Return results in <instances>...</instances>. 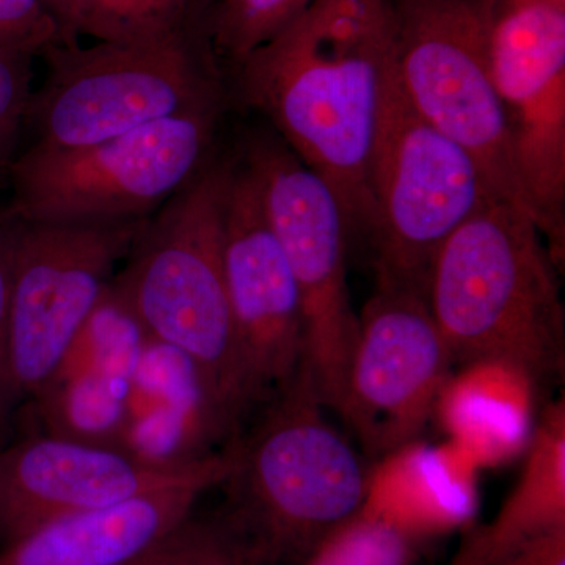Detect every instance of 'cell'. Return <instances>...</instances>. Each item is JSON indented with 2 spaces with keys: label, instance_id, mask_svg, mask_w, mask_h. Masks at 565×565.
<instances>
[{
  "label": "cell",
  "instance_id": "3957f363",
  "mask_svg": "<svg viewBox=\"0 0 565 565\" xmlns=\"http://www.w3.org/2000/svg\"><path fill=\"white\" fill-rule=\"evenodd\" d=\"M234 161L212 156L191 182L143 223L111 289L150 340L191 360L234 433L252 408L228 289L225 212Z\"/></svg>",
  "mask_w": 565,
  "mask_h": 565
},
{
  "label": "cell",
  "instance_id": "44dd1931",
  "mask_svg": "<svg viewBox=\"0 0 565 565\" xmlns=\"http://www.w3.org/2000/svg\"><path fill=\"white\" fill-rule=\"evenodd\" d=\"M248 559L223 519L189 515L158 542L118 565H237Z\"/></svg>",
  "mask_w": 565,
  "mask_h": 565
},
{
  "label": "cell",
  "instance_id": "f1b7e54d",
  "mask_svg": "<svg viewBox=\"0 0 565 565\" xmlns=\"http://www.w3.org/2000/svg\"><path fill=\"white\" fill-rule=\"evenodd\" d=\"M539 2H552V3H561V6H565V0H539Z\"/></svg>",
  "mask_w": 565,
  "mask_h": 565
},
{
  "label": "cell",
  "instance_id": "6da1fadb",
  "mask_svg": "<svg viewBox=\"0 0 565 565\" xmlns=\"http://www.w3.org/2000/svg\"><path fill=\"white\" fill-rule=\"evenodd\" d=\"M394 66L390 0H311L239 66L241 96L340 199L370 222L371 152Z\"/></svg>",
  "mask_w": 565,
  "mask_h": 565
},
{
  "label": "cell",
  "instance_id": "603a6c76",
  "mask_svg": "<svg viewBox=\"0 0 565 565\" xmlns=\"http://www.w3.org/2000/svg\"><path fill=\"white\" fill-rule=\"evenodd\" d=\"M32 55L0 50V173L13 162L14 145L32 99Z\"/></svg>",
  "mask_w": 565,
  "mask_h": 565
},
{
  "label": "cell",
  "instance_id": "7a4b0ae2",
  "mask_svg": "<svg viewBox=\"0 0 565 565\" xmlns=\"http://www.w3.org/2000/svg\"><path fill=\"white\" fill-rule=\"evenodd\" d=\"M426 302L455 364L498 367L534 388L563 377L557 263L519 204L494 199L446 241Z\"/></svg>",
  "mask_w": 565,
  "mask_h": 565
},
{
  "label": "cell",
  "instance_id": "ba28073f",
  "mask_svg": "<svg viewBox=\"0 0 565 565\" xmlns=\"http://www.w3.org/2000/svg\"><path fill=\"white\" fill-rule=\"evenodd\" d=\"M498 2L390 0L394 68L412 106L478 162L494 195L533 215L493 79L490 39Z\"/></svg>",
  "mask_w": 565,
  "mask_h": 565
},
{
  "label": "cell",
  "instance_id": "52a82bcc",
  "mask_svg": "<svg viewBox=\"0 0 565 565\" xmlns=\"http://www.w3.org/2000/svg\"><path fill=\"white\" fill-rule=\"evenodd\" d=\"M367 185L371 214L364 233L373 248L377 288L424 297L430 267L446 241L498 199L478 162L412 106L394 66L382 99Z\"/></svg>",
  "mask_w": 565,
  "mask_h": 565
},
{
  "label": "cell",
  "instance_id": "30bf717a",
  "mask_svg": "<svg viewBox=\"0 0 565 565\" xmlns=\"http://www.w3.org/2000/svg\"><path fill=\"white\" fill-rule=\"evenodd\" d=\"M147 218L90 225L11 221L7 353L18 403L32 401L51 381Z\"/></svg>",
  "mask_w": 565,
  "mask_h": 565
},
{
  "label": "cell",
  "instance_id": "83f0119b",
  "mask_svg": "<svg viewBox=\"0 0 565 565\" xmlns=\"http://www.w3.org/2000/svg\"><path fill=\"white\" fill-rule=\"evenodd\" d=\"M237 565H263V564L255 563V561H252V559H245V561H243V563H239Z\"/></svg>",
  "mask_w": 565,
  "mask_h": 565
},
{
  "label": "cell",
  "instance_id": "ac0fdd59",
  "mask_svg": "<svg viewBox=\"0 0 565 565\" xmlns=\"http://www.w3.org/2000/svg\"><path fill=\"white\" fill-rule=\"evenodd\" d=\"M193 14V0H66L63 22L76 40L131 41L173 31Z\"/></svg>",
  "mask_w": 565,
  "mask_h": 565
},
{
  "label": "cell",
  "instance_id": "4316f807",
  "mask_svg": "<svg viewBox=\"0 0 565 565\" xmlns=\"http://www.w3.org/2000/svg\"><path fill=\"white\" fill-rule=\"evenodd\" d=\"M44 3H46L47 9L52 11V13L55 14V18H57L58 21H61V24L63 25V29H65V6L66 0H43ZM66 31V29H65ZM70 35V33H68ZM71 36V35H70ZM76 40V39H74Z\"/></svg>",
  "mask_w": 565,
  "mask_h": 565
},
{
  "label": "cell",
  "instance_id": "9c48e42d",
  "mask_svg": "<svg viewBox=\"0 0 565 565\" xmlns=\"http://www.w3.org/2000/svg\"><path fill=\"white\" fill-rule=\"evenodd\" d=\"M243 162L255 178L264 211L299 288L302 367L323 407L340 415L359 330L345 273L348 217L329 182L277 137L252 136Z\"/></svg>",
  "mask_w": 565,
  "mask_h": 565
},
{
  "label": "cell",
  "instance_id": "e0dca14e",
  "mask_svg": "<svg viewBox=\"0 0 565 565\" xmlns=\"http://www.w3.org/2000/svg\"><path fill=\"white\" fill-rule=\"evenodd\" d=\"M565 527V404H550L535 426L519 482L500 511L465 537L448 565H492Z\"/></svg>",
  "mask_w": 565,
  "mask_h": 565
},
{
  "label": "cell",
  "instance_id": "277c9868",
  "mask_svg": "<svg viewBox=\"0 0 565 565\" xmlns=\"http://www.w3.org/2000/svg\"><path fill=\"white\" fill-rule=\"evenodd\" d=\"M323 411L300 366L255 426L232 441L222 519L255 563L302 564L366 504L371 476L362 456Z\"/></svg>",
  "mask_w": 565,
  "mask_h": 565
},
{
  "label": "cell",
  "instance_id": "5bb4252c",
  "mask_svg": "<svg viewBox=\"0 0 565 565\" xmlns=\"http://www.w3.org/2000/svg\"><path fill=\"white\" fill-rule=\"evenodd\" d=\"M226 289L250 408L299 374L305 327L299 288L244 162L234 163L225 212Z\"/></svg>",
  "mask_w": 565,
  "mask_h": 565
},
{
  "label": "cell",
  "instance_id": "2e32d148",
  "mask_svg": "<svg viewBox=\"0 0 565 565\" xmlns=\"http://www.w3.org/2000/svg\"><path fill=\"white\" fill-rule=\"evenodd\" d=\"M210 482L152 490L36 527L0 548V565H118L192 515Z\"/></svg>",
  "mask_w": 565,
  "mask_h": 565
},
{
  "label": "cell",
  "instance_id": "5b68a950",
  "mask_svg": "<svg viewBox=\"0 0 565 565\" xmlns=\"http://www.w3.org/2000/svg\"><path fill=\"white\" fill-rule=\"evenodd\" d=\"M43 57L46 79L25 121L32 147H85L225 102L210 31H200L195 14L161 35L87 47L76 41Z\"/></svg>",
  "mask_w": 565,
  "mask_h": 565
},
{
  "label": "cell",
  "instance_id": "7c38bea8",
  "mask_svg": "<svg viewBox=\"0 0 565 565\" xmlns=\"http://www.w3.org/2000/svg\"><path fill=\"white\" fill-rule=\"evenodd\" d=\"M455 366L426 297L375 288L359 315L340 415L373 459L414 444Z\"/></svg>",
  "mask_w": 565,
  "mask_h": 565
},
{
  "label": "cell",
  "instance_id": "9a60e30c",
  "mask_svg": "<svg viewBox=\"0 0 565 565\" xmlns=\"http://www.w3.org/2000/svg\"><path fill=\"white\" fill-rule=\"evenodd\" d=\"M236 437L191 360L148 340L126 401L121 448L181 467L222 451Z\"/></svg>",
  "mask_w": 565,
  "mask_h": 565
},
{
  "label": "cell",
  "instance_id": "7402d4cb",
  "mask_svg": "<svg viewBox=\"0 0 565 565\" xmlns=\"http://www.w3.org/2000/svg\"><path fill=\"white\" fill-rule=\"evenodd\" d=\"M76 41L43 0H0V50L41 57Z\"/></svg>",
  "mask_w": 565,
  "mask_h": 565
},
{
  "label": "cell",
  "instance_id": "d4e9b609",
  "mask_svg": "<svg viewBox=\"0 0 565 565\" xmlns=\"http://www.w3.org/2000/svg\"><path fill=\"white\" fill-rule=\"evenodd\" d=\"M492 565H565V527L520 546Z\"/></svg>",
  "mask_w": 565,
  "mask_h": 565
},
{
  "label": "cell",
  "instance_id": "d6986e66",
  "mask_svg": "<svg viewBox=\"0 0 565 565\" xmlns=\"http://www.w3.org/2000/svg\"><path fill=\"white\" fill-rule=\"evenodd\" d=\"M419 542L363 505L316 546L302 565H414Z\"/></svg>",
  "mask_w": 565,
  "mask_h": 565
},
{
  "label": "cell",
  "instance_id": "4fadbf2b",
  "mask_svg": "<svg viewBox=\"0 0 565 565\" xmlns=\"http://www.w3.org/2000/svg\"><path fill=\"white\" fill-rule=\"evenodd\" d=\"M232 446L196 462L167 467L121 446L36 433L0 448V548L36 527L132 500L166 487H221Z\"/></svg>",
  "mask_w": 565,
  "mask_h": 565
},
{
  "label": "cell",
  "instance_id": "484cf974",
  "mask_svg": "<svg viewBox=\"0 0 565 565\" xmlns=\"http://www.w3.org/2000/svg\"><path fill=\"white\" fill-rule=\"evenodd\" d=\"M10 415L11 411L0 404V448H3V446L9 444V440H7V435H9Z\"/></svg>",
  "mask_w": 565,
  "mask_h": 565
},
{
  "label": "cell",
  "instance_id": "ffe728a7",
  "mask_svg": "<svg viewBox=\"0 0 565 565\" xmlns=\"http://www.w3.org/2000/svg\"><path fill=\"white\" fill-rule=\"evenodd\" d=\"M311 0H218L210 24L212 50L217 58L241 65L273 39Z\"/></svg>",
  "mask_w": 565,
  "mask_h": 565
},
{
  "label": "cell",
  "instance_id": "cb8c5ba5",
  "mask_svg": "<svg viewBox=\"0 0 565 565\" xmlns=\"http://www.w3.org/2000/svg\"><path fill=\"white\" fill-rule=\"evenodd\" d=\"M14 223L0 215V404L13 411L18 404L9 373V315L13 274Z\"/></svg>",
  "mask_w": 565,
  "mask_h": 565
},
{
  "label": "cell",
  "instance_id": "8992f818",
  "mask_svg": "<svg viewBox=\"0 0 565 565\" xmlns=\"http://www.w3.org/2000/svg\"><path fill=\"white\" fill-rule=\"evenodd\" d=\"M223 109L193 111L77 148L29 147L13 159L3 217L115 223L150 217L214 156Z\"/></svg>",
  "mask_w": 565,
  "mask_h": 565
},
{
  "label": "cell",
  "instance_id": "8fae6325",
  "mask_svg": "<svg viewBox=\"0 0 565 565\" xmlns=\"http://www.w3.org/2000/svg\"><path fill=\"white\" fill-rule=\"evenodd\" d=\"M490 55L516 174L559 266L565 244V6L500 0Z\"/></svg>",
  "mask_w": 565,
  "mask_h": 565
}]
</instances>
